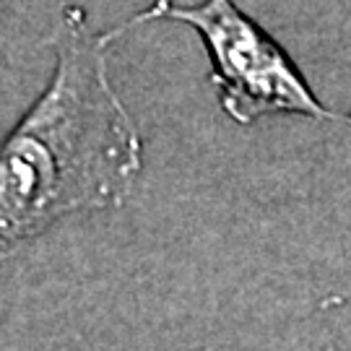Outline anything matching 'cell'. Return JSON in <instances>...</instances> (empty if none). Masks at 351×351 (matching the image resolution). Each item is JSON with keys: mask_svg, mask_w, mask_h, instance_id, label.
I'll use <instances>...</instances> for the list:
<instances>
[{"mask_svg": "<svg viewBox=\"0 0 351 351\" xmlns=\"http://www.w3.org/2000/svg\"><path fill=\"white\" fill-rule=\"evenodd\" d=\"M112 42L84 8H63L50 84L0 138V263L65 216L117 208L136 188L143 143L110 78Z\"/></svg>", "mask_w": 351, "mask_h": 351, "instance_id": "1", "label": "cell"}, {"mask_svg": "<svg viewBox=\"0 0 351 351\" xmlns=\"http://www.w3.org/2000/svg\"><path fill=\"white\" fill-rule=\"evenodd\" d=\"M159 19L182 21L201 34L211 58V81L219 101L239 125H250L265 114H302L310 120L336 117L315 97L289 52L234 0H201L195 5L154 0L123 29H112V34L117 39L136 24Z\"/></svg>", "mask_w": 351, "mask_h": 351, "instance_id": "2", "label": "cell"}]
</instances>
